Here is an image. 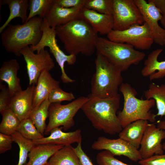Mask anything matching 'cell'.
Masks as SVG:
<instances>
[{
	"instance_id": "f546056e",
	"label": "cell",
	"mask_w": 165,
	"mask_h": 165,
	"mask_svg": "<svg viewBox=\"0 0 165 165\" xmlns=\"http://www.w3.org/2000/svg\"><path fill=\"white\" fill-rule=\"evenodd\" d=\"M16 131L24 138L32 141L44 137L43 135L39 131L29 118L21 121Z\"/></svg>"
},
{
	"instance_id": "9a60e30c",
	"label": "cell",
	"mask_w": 165,
	"mask_h": 165,
	"mask_svg": "<svg viewBox=\"0 0 165 165\" xmlns=\"http://www.w3.org/2000/svg\"><path fill=\"white\" fill-rule=\"evenodd\" d=\"M35 86L29 85L25 90H22L11 97L9 107L21 121L29 118L33 110Z\"/></svg>"
},
{
	"instance_id": "4fadbf2b",
	"label": "cell",
	"mask_w": 165,
	"mask_h": 165,
	"mask_svg": "<svg viewBox=\"0 0 165 165\" xmlns=\"http://www.w3.org/2000/svg\"><path fill=\"white\" fill-rule=\"evenodd\" d=\"M91 148L95 150L109 151L115 156H124L135 162L142 159L138 149L119 138L112 139L99 137L92 143Z\"/></svg>"
},
{
	"instance_id": "ffe728a7",
	"label": "cell",
	"mask_w": 165,
	"mask_h": 165,
	"mask_svg": "<svg viewBox=\"0 0 165 165\" xmlns=\"http://www.w3.org/2000/svg\"><path fill=\"white\" fill-rule=\"evenodd\" d=\"M20 65L16 59L4 61L0 69V82H5L8 85L11 96L22 90L20 80L17 77Z\"/></svg>"
},
{
	"instance_id": "836d02e7",
	"label": "cell",
	"mask_w": 165,
	"mask_h": 165,
	"mask_svg": "<svg viewBox=\"0 0 165 165\" xmlns=\"http://www.w3.org/2000/svg\"><path fill=\"white\" fill-rule=\"evenodd\" d=\"M96 160L98 165H130L118 160L110 152L105 150L97 154Z\"/></svg>"
},
{
	"instance_id": "6da1fadb",
	"label": "cell",
	"mask_w": 165,
	"mask_h": 165,
	"mask_svg": "<svg viewBox=\"0 0 165 165\" xmlns=\"http://www.w3.org/2000/svg\"><path fill=\"white\" fill-rule=\"evenodd\" d=\"M88 97V100L81 109L93 126L110 135L119 134L123 129L116 114L120 104L119 94L106 98L90 94Z\"/></svg>"
},
{
	"instance_id": "ac0fdd59",
	"label": "cell",
	"mask_w": 165,
	"mask_h": 165,
	"mask_svg": "<svg viewBox=\"0 0 165 165\" xmlns=\"http://www.w3.org/2000/svg\"><path fill=\"white\" fill-rule=\"evenodd\" d=\"M80 18L101 35H107L113 30L114 20L112 15L102 14L83 7L81 12Z\"/></svg>"
},
{
	"instance_id": "f1b7e54d",
	"label": "cell",
	"mask_w": 165,
	"mask_h": 165,
	"mask_svg": "<svg viewBox=\"0 0 165 165\" xmlns=\"http://www.w3.org/2000/svg\"><path fill=\"white\" fill-rule=\"evenodd\" d=\"M11 135L13 142L16 143L19 148V160L16 165H24L28 154L35 145L32 141L24 138L17 131Z\"/></svg>"
},
{
	"instance_id": "8d00e7d4",
	"label": "cell",
	"mask_w": 165,
	"mask_h": 165,
	"mask_svg": "<svg viewBox=\"0 0 165 165\" xmlns=\"http://www.w3.org/2000/svg\"><path fill=\"white\" fill-rule=\"evenodd\" d=\"M87 0H53L59 6L65 8L84 7Z\"/></svg>"
},
{
	"instance_id": "52a82bcc",
	"label": "cell",
	"mask_w": 165,
	"mask_h": 165,
	"mask_svg": "<svg viewBox=\"0 0 165 165\" xmlns=\"http://www.w3.org/2000/svg\"><path fill=\"white\" fill-rule=\"evenodd\" d=\"M88 99V97L81 96L66 105L60 103L51 104L49 109V123L45 134H47L53 128L60 126L64 130L73 127L74 117Z\"/></svg>"
},
{
	"instance_id": "5b68a950",
	"label": "cell",
	"mask_w": 165,
	"mask_h": 165,
	"mask_svg": "<svg viewBox=\"0 0 165 165\" xmlns=\"http://www.w3.org/2000/svg\"><path fill=\"white\" fill-rule=\"evenodd\" d=\"M119 90L123 95L124 102L123 108L118 112L117 116L123 128L139 120H146L152 123L156 121V114L150 111L156 104L155 100L137 98V91L128 83L123 82Z\"/></svg>"
},
{
	"instance_id": "8992f818",
	"label": "cell",
	"mask_w": 165,
	"mask_h": 165,
	"mask_svg": "<svg viewBox=\"0 0 165 165\" xmlns=\"http://www.w3.org/2000/svg\"><path fill=\"white\" fill-rule=\"evenodd\" d=\"M95 46L97 52L122 72L127 71L132 65L138 64L145 56L144 52L136 50L130 45L101 37L97 38Z\"/></svg>"
},
{
	"instance_id": "5bb4252c",
	"label": "cell",
	"mask_w": 165,
	"mask_h": 165,
	"mask_svg": "<svg viewBox=\"0 0 165 165\" xmlns=\"http://www.w3.org/2000/svg\"><path fill=\"white\" fill-rule=\"evenodd\" d=\"M165 139V130L154 123H149L142 138L139 151L142 159L164 153L162 142Z\"/></svg>"
},
{
	"instance_id": "30bf717a",
	"label": "cell",
	"mask_w": 165,
	"mask_h": 165,
	"mask_svg": "<svg viewBox=\"0 0 165 165\" xmlns=\"http://www.w3.org/2000/svg\"><path fill=\"white\" fill-rule=\"evenodd\" d=\"M113 30L122 31L135 24L144 23L142 15L134 0H113Z\"/></svg>"
},
{
	"instance_id": "3957f363",
	"label": "cell",
	"mask_w": 165,
	"mask_h": 165,
	"mask_svg": "<svg viewBox=\"0 0 165 165\" xmlns=\"http://www.w3.org/2000/svg\"><path fill=\"white\" fill-rule=\"evenodd\" d=\"M43 18L34 17L22 24H9L0 33L2 43L8 52L20 57V51L29 45L34 46L42 35Z\"/></svg>"
},
{
	"instance_id": "44dd1931",
	"label": "cell",
	"mask_w": 165,
	"mask_h": 165,
	"mask_svg": "<svg viewBox=\"0 0 165 165\" xmlns=\"http://www.w3.org/2000/svg\"><path fill=\"white\" fill-rule=\"evenodd\" d=\"M163 50L162 49H156L148 55L141 71L142 76H148L150 80L162 78L165 76V61H159L158 60Z\"/></svg>"
},
{
	"instance_id": "2e32d148",
	"label": "cell",
	"mask_w": 165,
	"mask_h": 165,
	"mask_svg": "<svg viewBox=\"0 0 165 165\" xmlns=\"http://www.w3.org/2000/svg\"><path fill=\"white\" fill-rule=\"evenodd\" d=\"M83 8H64L53 2L52 0L43 19L50 27L55 28L57 26L81 18V12Z\"/></svg>"
},
{
	"instance_id": "f35d334b",
	"label": "cell",
	"mask_w": 165,
	"mask_h": 165,
	"mask_svg": "<svg viewBox=\"0 0 165 165\" xmlns=\"http://www.w3.org/2000/svg\"><path fill=\"white\" fill-rule=\"evenodd\" d=\"M75 149L79 159L81 165H93L90 158L83 150L81 143L78 144Z\"/></svg>"
},
{
	"instance_id": "1f68e13d",
	"label": "cell",
	"mask_w": 165,
	"mask_h": 165,
	"mask_svg": "<svg viewBox=\"0 0 165 165\" xmlns=\"http://www.w3.org/2000/svg\"><path fill=\"white\" fill-rule=\"evenodd\" d=\"M113 0H87L84 8L105 14L112 15Z\"/></svg>"
},
{
	"instance_id": "e0dca14e",
	"label": "cell",
	"mask_w": 165,
	"mask_h": 165,
	"mask_svg": "<svg viewBox=\"0 0 165 165\" xmlns=\"http://www.w3.org/2000/svg\"><path fill=\"white\" fill-rule=\"evenodd\" d=\"M49 136L39 140L32 141L35 145H50L65 146L76 143L82 142L81 131L80 129L69 132L62 131L60 127L53 128Z\"/></svg>"
},
{
	"instance_id": "4316f807",
	"label": "cell",
	"mask_w": 165,
	"mask_h": 165,
	"mask_svg": "<svg viewBox=\"0 0 165 165\" xmlns=\"http://www.w3.org/2000/svg\"><path fill=\"white\" fill-rule=\"evenodd\" d=\"M50 104L47 98L38 108L32 110L29 118L37 130L43 135L46 127V121L48 117Z\"/></svg>"
},
{
	"instance_id": "7a4b0ae2",
	"label": "cell",
	"mask_w": 165,
	"mask_h": 165,
	"mask_svg": "<svg viewBox=\"0 0 165 165\" xmlns=\"http://www.w3.org/2000/svg\"><path fill=\"white\" fill-rule=\"evenodd\" d=\"M57 35L69 54L90 56L94 53L98 33L82 18L74 20L55 28Z\"/></svg>"
},
{
	"instance_id": "74e56055",
	"label": "cell",
	"mask_w": 165,
	"mask_h": 165,
	"mask_svg": "<svg viewBox=\"0 0 165 165\" xmlns=\"http://www.w3.org/2000/svg\"><path fill=\"white\" fill-rule=\"evenodd\" d=\"M13 142L11 135L0 133V153L2 154L11 149Z\"/></svg>"
},
{
	"instance_id": "ab89813d",
	"label": "cell",
	"mask_w": 165,
	"mask_h": 165,
	"mask_svg": "<svg viewBox=\"0 0 165 165\" xmlns=\"http://www.w3.org/2000/svg\"><path fill=\"white\" fill-rule=\"evenodd\" d=\"M160 10L162 15L165 14V0H150Z\"/></svg>"
},
{
	"instance_id": "cb8c5ba5",
	"label": "cell",
	"mask_w": 165,
	"mask_h": 165,
	"mask_svg": "<svg viewBox=\"0 0 165 165\" xmlns=\"http://www.w3.org/2000/svg\"><path fill=\"white\" fill-rule=\"evenodd\" d=\"M0 2L1 5H7L10 12L7 20L0 27V33L10 24L11 21L15 18H20L23 24L27 22L28 18L27 12L29 7V0H1Z\"/></svg>"
},
{
	"instance_id": "7c38bea8",
	"label": "cell",
	"mask_w": 165,
	"mask_h": 165,
	"mask_svg": "<svg viewBox=\"0 0 165 165\" xmlns=\"http://www.w3.org/2000/svg\"><path fill=\"white\" fill-rule=\"evenodd\" d=\"M142 15L144 22L147 23L154 42L160 46H164L165 42V29L159 25L158 22L162 18L160 10L150 0H134Z\"/></svg>"
},
{
	"instance_id": "d6a6232c",
	"label": "cell",
	"mask_w": 165,
	"mask_h": 165,
	"mask_svg": "<svg viewBox=\"0 0 165 165\" xmlns=\"http://www.w3.org/2000/svg\"><path fill=\"white\" fill-rule=\"evenodd\" d=\"M75 98V96L72 93L65 92L60 86L53 89L48 97V100L50 104L61 103L63 101H71Z\"/></svg>"
},
{
	"instance_id": "60d3db41",
	"label": "cell",
	"mask_w": 165,
	"mask_h": 165,
	"mask_svg": "<svg viewBox=\"0 0 165 165\" xmlns=\"http://www.w3.org/2000/svg\"><path fill=\"white\" fill-rule=\"evenodd\" d=\"M157 126L158 127L165 130V120H159L157 122ZM163 149L165 151V141L163 144Z\"/></svg>"
},
{
	"instance_id": "8fae6325",
	"label": "cell",
	"mask_w": 165,
	"mask_h": 165,
	"mask_svg": "<svg viewBox=\"0 0 165 165\" xmlns=\"http://www.w3.org/2000/svg\"><path fill=\"white\" fill-rule=\"evenodd\" d=\"M34 52L29 46L24 47L20 51L26 63L29 85H36L43 72H50L55 66L53 60L47 50L44 49L37 53Z\"/></svg>"
},
{
	"instance_id": "ba28073f",
	"label": "cell",
	"mask_w": 165,
	"mask_h": 165,
	"mask_svg": "<svg viewBox=\"0 0 165 165\" xmlns=\"http://www.w3.org/2000/svg\"><path fill=\"white\" fill-rule=\"evenodd\" d=\"M43 19L42 26L43 34L38 43L34 46H31L30 49L38 53L40 51L48 47L50 52L55 58L56 62L60 66L61 72V79L62 82H66L70 80L66 74L64 69L65 62L69 65L75 64L76 61V56L73 55L66 54L60 48L57 43V36L55 28L50 27L46 21Z\"/></svg>"
},
{
	"instance_id": "83f0119b",
	"label": "cell",
	"mask_w": 165,
	"mask_h": 165,
	"mask_svg": "<svg viewBox=\"0 0 165 165\" xmlns=\"http://www.w3.org/2000/svg\"><path fill=\"white\" fill-rule=\"evenodd\" d=\"M1 115L2 119L0 124V133L12 135L16 131L21 121L9 108Z\"/></svg>"
},
{
	"instance_id": "603a6c76",
	"label": "cell",
	"mask_w": 165,
	"mask_h": 165,
	"mask_svg": "<svg viewBox=\"0 0 165 165\" xmlns=\"http://www.w3.org/2000/svg\"><path fill=\"white\" fill-rule=\"evenodd\" d=\"M63 147L50 145H35L28 154V162L24 165H45L50 157Z\"/></svg>"
},
{
	"instance_id": "e575fe53",
	"label": "cell",
	"mask_w": 165,
	"mask_h": 165,
	"mask_svg": "<svg viewBox=\"0 0 165 165\" xmlns=\"http://www.w3.org/2000/svg\"><path fill=\"white\" fill-rule=\"evenodd\" d=\"M0 113L1 114L9 107V104L11 97L8 87L0 83Z\"/></svg>"
},
{
	"instance_id": "d4e9b609",
	"label": "cell",
	"mask_w": 165,
	"mask_h": 165,
	"mask_svg": "<svg viewBox=\"0 0 165 165\" xmlns=\"http://www.w3.org/2000/svg\"><path fill=\"white\" fill-rule=\"evenodd\" d=\"M49 165H81L79 159L71 145L64 146L49 159Z\"/></svg>"
},
{
	"instance_id": "484cf974",
	"label": "cell",
	"mask_w": 165,
	"mask_h": 165,
	"mask_svg": "<svg viewBox=\"0 0 165 165\" xmlns=\"http://www.w3.org/2000/svg\"><path fill=\"white\" fill-rule=\"evenodd\" d=\"M144 95L146 99L155 100L157 110L156 116H163L165 120V83L160 85L150 83Z\"/></svg>"
},
{
	"instance_id": "d590c367",
	"label": "cell",
	"mask_w": 165,
	"mask_h": 165,
	"mask_svg": "<svg viewBox=\"0 0 165 165\" xmlns=\"http://www.w3.org/2000/svg\"><path fill=\"white\" fill-rule=\"evenodd\" d=\"M138 163L141 165H165V153L142 159L139 160Z\"/></svg>"
},
{
	"instance_id": "7bdbcfd3",
	"label": "cell",
	"mask_w": 165,
	"mask_h": 165,
	"mask_svg": "<svg viewBox=\"0 0 165 165\" xmlns=\"http://www.w3.org/2000/svg\"><path fill=\"white\" fill-rule=\"evenodd\" d=\"M45 165H49V164H48V163H47Z\"/></svg>"
},
{
	"instance_id": "4dcf8cb0",
	"label": "cell",
	"mask_w": 165,
	"mask_h": 165,
	"mask_svg": "<svg viewBox=\"0 0 165 165\" xmlns=\"http://www.w3.org/2000/svg\"><path fill=\"white\" fill-rule=\"evenodd\" d=\"M52 0H30V10L26 22L31 18L38 16L43 19Z\"/></svg>"
},
{
	"instance_id": "277c9868",
	"label": "cell",
	"mask_w": 165,
	"mask_h": 165,
	"mask_svg": "<svg viewBox=\"0 0 165 165\" xmlns=\"http://www.w3.org/2000/svg\"><path fill=\"white\" fill-rule=\"evenodd\" d=\"M95 62L96 71L91 79L90 95L100 98L115 96L123 83L122 72L97 52Z\"/></svg>"
},
{
	"instance_id": "7402d4cb",
	"label": "cell",
	"mask_w": 165,
	"mask_h": 165,
	"mask_svg": "<svg viewBox=\"0 0 165 165\" xmlns=\"http://www.w3.org/2000/svg\"><path fill=\"white\" fill-rule=\"evenodd\" d=\"M148 121L139 120L133 122L123 128L119 134V138L138 149L146 129Z\"/></svg>"
},
{
	"instance_id": "d6986e66",
	"label": "cell",
	"mask_w": 165,
	"mask_h": 165,
	"mask_svg": "<svg viewBox=\"0 0 165 165\" xmlns=\"http://www.w3.org/2000/svg\"><path fill=\"white\" fill-rule=\"evenodd\" d=\"M60 82L54 79L49 71H45L40 75L34 90L33 110L38 108L46 98L50 91L59 86Z\"/></svg>"
},
{
	"instance_id": "b9f144b4",
	"label": "cell",
	"mask_w": 165,
	"mask_h": 165,
	"mask_svg": "<svg viewBox=\"0 0 165 165\" xmlns=\"http://www.w3.org/2000/svg\"><path fill=\"white\" fill-rule=\"evenodd\" d=\"M160 21L162 25L165 29V14L162 15V18ZM164 46H165V42Z\"/></svg>"
},
{
	"instance_id": "9c48e42d",
	"label": "cell",
	"mask_w": 165,
	"mask_h": 165,
	"mask_svg": "<svg viewBox=\"0 0 165 165\" xmlns=\"http://www.w3.org/2000/svg\"><path fill=\"white\" fill-rule=\"evenodd\" d=\"M108 40L126 43L135 49L145 50L150 49L154 42L148 24L134 25L122 31L113 30L107 35Z\"/></svg>"
}]
</instances>
